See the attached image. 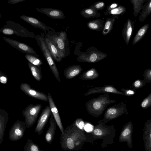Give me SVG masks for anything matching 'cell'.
<instances>
[{"label":"cell","mask_w":151,"mask_h":151,"mask_svg":"<svg viewBox=\"0 0 151 151\" xmlns=\"http://www.w3.org/2000/svg\"><path fill=\"white\" fill-rule=\"evenodd\" d=\"M104 21L100 19L90 21L87 24V26L91 29L100 31L103 29Z\"/></svg>","instance_id":"28"},{"label":"cell","mask_w":151,"mask_h":151,"mask_svg":"<svg viewBox=\"0 0 151 151\" xmlns=\"http://www.w3.org/2000/svg\"><path fill=\"white\" fill-rule=\"evenodd\" d=\"M39 12L55 19H61L65 18L63 12L58 9L51 8H36Z\"/></svg>","instance_id":"17"},{"label":"cell","mask_w":151,"mask_h":151,"mask_svg":"<svg viewBox=\"0 0 151 151\" xmlns=\"http://www.w3.org/2000/svg\"><path fill=\"white\" fill-rule=\"evenodd\" d=\"M107 55L101 52L92 51L88 54H82L77 58L80 62L95 63L106 58Z\"/></svg>","instance_id":"11"},{"label":"cell","mask_w":151,"mask_h":151,"mask_svg":"<svg viewBox=\"0 0 151 151\" xmlns=\"http://www.w3.org/2000/svg\"><path fill=\"white\" fill-rule=\"evenodd\" d=\"M141 107L144 109H146L151 106V93L142 102Z\"/></svg>","instance_id":"35"},{"label":"cell","mask_w":151,"mask_h":151,"mask_svg":"<svg viewBox=\"0 0 151 151\" xmlns=\"http://www.w3.org/2000/svg\"><path fill=\"white\" fill-rule=\"evenodd\" d=\"M0 32L8 35H15L25 38H35V33L28 31L19 24L13 21L9 20L5 22L4 27L0 29Z\"/></svg>","instance_id":"2"},{"label":"cell","mask_w":151,"mask_h":151,"mask_svg":"<svg viewBox=\"0 0 151 151\" xmlns=\"http://www.w3.org/2000/svg\"><path fill=\"white\" fill-rule=\"evenodd\" d=\"M50 126L47 130L45 136V139L46 142L51 144L52 142L55 132L57 123L52 114L50 119Z\"/></svg>","instance_id":"18"},{"label":"cell","mask_w":151,"mask_h":151,"mask_svg":"<svg viewBox=\"0 0 151 151\" xmlns=\"http://www.w3.org/2000/svg\"><path fill=\"white\" fill-rule=\"evenodd\" d=\"M147 0H130L133 6V15L137 16L142 9L143 4Z\"/></svg>","instance_id":"29"},{"label":"cell","mask_w":151,"mask_h":151,"mask_svg":"<svg viewBox=\"0 0 151 151\" xmlns=\"http://www.w3.org/2000/svg\"><path fill=\"white\" fill-rule=\"evenodd\" d=\"M51 111L49 105L46 106L41 113L37 122L34 132L38 135H41L43 132L49 117L51 114Z\"/></svg>","instance_id":"10"},{"label":"cell","mask_w":151,"mask_h":151,"mask_svg":"<svg viewBox=\"0 0 151 151\" xmlns=\"http://www.w3.org/2000/svg\"><path fill=\"white\" fill-rule=\"evenodd\" d=\"M143 130V139L145 151H151V119L147 120Z\"/></svg>","instance_id":"15"},{"label":"cell","mask_w":151,"mask_h":151,"mask_svg":"<svg viewBox=\"0 0 151 151\" xmlns=\"http://www.w3.org/2000/svg\"><path fill=\"white\" fill-rule=\"evenodd\" d=\"M84 129L86 131L90 132L92 130L93 127L91 124H88L85 126Z\"/></svg>","instance_id":"44"},{"label":"cell","mask_w":151,"mask_h":151,"mask_svg":"<svg viewBox=\"0 0 151 151\" xmlns=\"http://www.w3.org/2000/svg\"><path fill=\"white\" fill-rule=\"evenodd\" d=\"M121 91L124 93V95L128 96H132L135 93V91L134 89H125L123 88L121 89Z\"/></svg>","instance_id":"39"},{"label":"cell","mask_w":151,"mask_h":151,"mask_svg":"<svg viewBox=\"0 0 151 151\" xmlns=\"http://www.w3.org/2000/svg\"><path fill=\"white\" fill-rule=\"evenodd\" d=\"M19 88L23 92L29 96L45 101H49L47 95L44 93L34 89L27 83H21Z\"/></svg>","instance_id":"9"},{"label":"cell","mask_w":151,"mask_h":151,"mask_svg":"<svg viewBox=\"0 0 151 151\" xmlns=\"http://www.w3.org/2000/svg\"><path fill=\"white\" fill-rule=\"evenodd\" d=\"M149 26V24H146L138 30L134 38L132 45H135L142 39L146 34Z\"/></svg>","instance_id":"25"},{"label":"cell","mask_w":151,"mask_h":151,"mask_svg":"<svg viewBox=\"0 0 151 151\" xmlns=\"http://www.w3.org/2000/svg\"><path fill=\"white\" fill-rule=\"evenodd\" d=\"M134 22L128 19L125 24L122 32V36L127 45H128L134 28Z\"/></svg>","instance_id":"19"},{"label":"cell","mask_w":151,"mask_h":151,"mask_svg":"<svg viewBox=\"0 0 151 151\" xmlns=\"http://www.w3.org/2000/svg\"><path fill=\"white\" fill-rule=\"evenodd\" d=\"M20 18L31 25L35 27L39 28L43 30L44 33H46L49 31H55L54 29L46 25L38 19L31 17L26 15H22Z\"/></svg>","instance_id":"14"},{"label":"cell","mask_w":151,"mask_h":151,"mask_svg":"<svg viewBox=\"0 0 151 151\" xmlns=\"http://www.w3.org/2000/svg\"><path fill=\"white\" fill-rule=\"evenodd\" d=\"M27 65L35 79L38 81H40L42 78L40 66L34 65L29 61L28 62Z\"/></svg>","instance_id":"26"},{"label":"cell","mask_w":151,"mask_h":151,"mask_svg":"<svg viewBox=\"0 0 151 151\" xmlns=\"http://www.w3.org/2000/svg\"><path fill=\"white\" fill-rule=\"evenodd\" d=\"M45 35L57 48L62 58H65L66 56V33L63 31L56 32L50 30L45 33Z\"/></svg>","instance_id":"4"},{"label":"cell","mask_w":151,"mask_h":151,"mask_svg":"<svg viewBox=\"0 0 151 151\" xmlns=\"http://www.w3.org/2000/svg\"><path fill=\"white\" fill-rule=\"evenodd\" d=\"M47 96L48 98L49 106L52 114L57 123V125L61 132V134H63L64 129L63 127L60 116L57 108L50 93H48Z\"/></svg>","instance_id":"16"},{"label":"cell","mask_w":151,"mask_h":151,"mask_svg":"<svg viewBox=\"0 0 151 151\" xmlns=\"http://www.w3.org/2000/svg\"><path fill=\"white\" fill-rule=\"evenodd\" d=\"M25 1V0H9L7 3L9 4H14L22 2Z\"/></svg>","instance_id":"43"},{"label":"cell","mask_w":151,"mask_h":151,"mask_svg":"<svg viewBox=\"0 0 151 151\" xmlns=\"http://www.w3.org/2000/svg\"><path fill=\"white\" fill-rule=\"evenodd\" d=\"M81 15L86 19L99 17L101 14L97 12V10L91 7L83 9L80 12Z\"/></svg>","instance_id":"27"},{"label":"cell","mask_w":151,"mask_h":151,"mask_svg":"<svg viewBox=\"0 0 151 151\" xmlns=\"http://www.w3.org/2000/svg\"><path fill=\"white\" fill-rule=\"evenodd\" d=\"M126 11V8L123 6H120L109 11L107 12L109 14L112 15H122Z\"/></svg>","instance_id":"34"},{"label":"cell","mask_w":151,"mask_h":151,"mask_svg":"<svg viewBox=\"0 0 151 151\" xmlns=\"http://www.w3.org/2000/svg\"><path fill=\"white\" fill-rule=\"evenodd\" d=\"M127 113L126 105L121 102L108 108L105 113L103 121L105 123Z\"/></svg>","instance_id":"6"},{"label":"cell","mask_w":151,"mask_h":151,"mask_svg":"<svg viewBox=\"0 0 151 151\" xmlns=\"http://www.w3.org/2000/svg\"><path fill=\"white\" fill-rule=\"evenodd\" d=\"M25 57L29 62L34 65L40 66L43 64L41 60L38 57L29 54H26Z\"/></svg>","instance_id":"33"},{"label":"cell","mask_w":151,"mask_h":151,"mask_svg":"<svg viewBox=\"0 0 151 151\" xmlns=\"http://www.w3.org/2000/svg\"><path fill=\"white\" fill-rule=\"evenodd\" d=\"M105 6V5L104 2L99 1L95 3L89 7L94 9L97 10H98L103 9L104 8Z\"/></svg>","instance_id":"37"},{"label":"cell","mask_w":151,"mask_h":151,"mask_svg":"<svg viewBox=\"0 0 151 151\" xmlns=\"http://www.w3.org/2000/svg\"><path fill=\"white\" fill-rule=\"evenodd\" d=\"M115 102L114 100L110 99L108 93H103L88 100L86 103L85 106L89 114L98 117L102 114L109 105Z\"/></svg>","instance_id":"1"},{"label":"cell","mask_w":151,"mask_h":151,"mask_svg":"<svg viewBox=\"0 0 151 151\" xmlns=\"http://www.w3.org/2000/svg\"><path fill=\"white\" fill-rule=\"evenodd\" d=\"M44 39L46 45L53 59L56 61L60 62L62 59L57 48L45 35Z\"/></svg>","instance_id":"22"},{"label":"cell","mask_w":151,"mask_h":151,"mask_svg":"<svg viewBox=\"0 0 151 151\" xmlns=\"http://www.w3.org/2000/svg\"><path fill=\"white\" fill-rule=\"evenodd\" d=\"M104 124L103 120H101L99 121L98 124L96 126L93 131V134L94 135L100 137L105 135L106 127L104 126Z\"/></svg>","instance_id":"30"},{"label":"cell","mask_w":151,"mask_h":151,"mask_svg":"<svg viewBox=\"0 0 151 151\" xmlns=\"http://www.w3.org/2000/svg\"><path fill=\"white\" fill-rule=\"evenodd\" d=\"M144 80L147 83H151V69H147L144 72Z\"/></svg>","instance_id":"38"},{"label":"cell","mask_w":151,"mask_h":151,"mask_svg":"<svg viewBox=\"0 0 151 151\" xmlns=\"http://www.w3.org/2000/svg\"><path fill=\"white\" fill-rule=\"evenodd\" d=\"M44 36V34L41 32L40 35H35V38L54 77L60 83L61 81L59 71L54 60L46 45Z\"/></svg>","instance_id":"3"},{"label":"cell","mask_w":151,"mask_h":151,"mask_svg":"<svg viewBox=\"0 0 151 151\" xmlns=\"http://www.w3.org/2000/svg\"><path fill=\"white\" fill-rule=\"evenodd\" d=\"M99 74L97 70L92 68L85 71L81 75L79 78L83 80H91L98 78Z\"/></svg>","instance_id":"23"},{"label":"cell","mask_w":151,"mask_h":151,"mask_svg":"<svg viewBox=\"0 0 151 151\" xmlns=\"http://www.w3.org/2000/svg\"><path fill=\"white\" fill-rule=\"evenodd\" d=\"M24 151H43L32 139H28L24 147Z\"/></svg>","instance_id":"32"},{"label":"cell","mask_w":151,"mask_h":151,"mask_svg":"<svg viewBox=\"0 0 151 151\" xmlns=\"http://www.w3.org/2000/svg\"><path fill=\"white\" fill-rule=\"evenodd\" d=\"M133 124L131 121L124 125L119 137L120 142H126L128 147L132 148V133Z\"/></svg>","instance_id":"12"},{"label":"cell","mask_w":151,"mask_h":151,"mask_svg":"<svg viewBox=\"0 0 151 151\" xmlns=\"http://www.w3.org/2000/svg\"><path fill=\"white\" fill-rule=\"evenodd\" d=\"M42 107L41 104H30L23 110L22 114L25 118L24 122L27 128L32 127L35 123Z\"/></svg>","instance_id":"5"},{"label":"cell","mask_w":151,"mask_h":151,"mask_svg":"<svg viewBox=\"0 0 151 151\" xmlns=\"http://www.w3.org/2000/svg\"><path fill=\"white\" fill-rule=\"evenodd\" d=\"M3 39L9 45L23 53L26 54L32 55L38 58L39 57V55L33 48L29 45L10 38L3 37Z\"/></svg>","instance_id":"8"},{"label":"cell","mask_w":151,"mask_h":151,"mask_svg":"<svg viewBox=\"0 0 151 151\" xmlns=\"http://www.w3.org/2000/svg\"><path fill=\"white\" fill-rule=\"evenodd\" d=\"M110 93L124 95L122 92L118 91L114 86L112 85H106L102 87H94L91 88L84 94V95L88 96L93 94Z\"/></svg>","instance_id":"13"},{"label":"cell","mask_w":151,"mask_h":151,"mask_svg":"<svg viewBox=\"0 0 151 151\" xmlns=\"http://www.w3.org/2000/svg\"><path fill=\"white\" fill-rule=\"evenodd\" d=\"M118 4L117 3H113L109 6L107 8L106 11L108 12L117 7Z\"/></svg>","instance_id":"42"},{"label":"cell","mask_w":151,"mask_h":151,"mask_svg":"<svg viewBox=\"0 0 151 151\" xmlns=\"http://www.w3.org/2000/svg\"><path fill=\"white\" fill-rule=\"evenodd\" d=\"M146 83V81L144 80H137L133 82L132 86L134 88L139 89L144 86Z\"/></svg>","instance_id":"36"},{"label":"cell","mask_w":151,"mask_h":151,"mask_svg":"<svg viewBox=\"0 0 151 151\" xmlns=\"http://www.w3.org/2000/svg\"><path fill=\"white\" fill-rule=\"evenodd\" d=\"M8 81L7 76L4 73L0 71V82L2 84H6Z\"/></svg>","instance_id":"40"},{"label":"cell","mask_w":151,"mask_h":151,"mask_svg":"<svg viewBox=\"0 0 151 151\" xmlns=\"http://www.w3.org/2000/svg\"><path fill=\"white\" fill-rule=\"evenodd\" d=\"M83 69L79 65H73L66 68L64 70V76L68 79L74 78L81 72Z\"/></svg>","instance_id":"21"},{"label":"cell","mask_w":151,"mask_h":151,"mask_svg":"<svg viewBox=\"0 0 151 151\" xmlns=\"http://www.w3.org/2000/svg\"><path fill=\"white\" fill-rule=\"evenodd\" d=\"M76 124L77 126L80 129H82L84 127V122L80 119L76 120Z\"/></svg>","instance_id":"41"},{"label":"cell","mask_w":151,"mask_h":151,"mask_svg":"<svg viewBox=\"0 0 151 151\" xmlns=\"http://www.w3.org/2000/svg\"><path fill=\"white\" fill-rule=\"evenodd\" d=\"M27 128L24 122L18 120L12 125L9 132V138L12 141H17L22 138Z\"/></svg>","instance_id":"7"},{"label":"cell","mask_w":151,"mask_h":151,"mask_svg":"<svg viewBox=\"0 0 151 151\" xmlns=\"http://www.w3.org/2000/svg\"><path fill=\"white\" fill-rule=\"evenodd\" d=\"M116 19L115 17L107 19L102 30V34L106 35L109 33L113 29Z\"/></svg>","instance_id":"31"},{"label":"cell","mask_w":151,"mask_h":151,"mask_svg":"<svg viewBox=\"0 0 151 151\" xmlns=\"http://www.w3.org/2000/svg\"><path fill=\"white\" fill-rule=\"evenodd\" d=\"M9 119L8 113L4 109H0V144L3 140L6 126Z\"/></svg>","instance_id":"20"},{"label":"cell","mask_w":151,"mask_h":151,"mask_svg":"<svg viewBox=\"0 0 151 151\" xmlns=\"http://www.w3.org/2000/svg\"><path fill=\"white\" fill-rule=\"evenodd\" d=\"M151 13V0H147L143 5L142 11L139 17L140 22H143Z\"/></svg>","instance_id":"24"}]
</instances>
